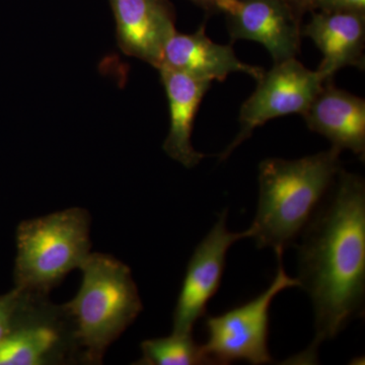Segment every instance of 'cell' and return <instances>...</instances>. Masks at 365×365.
Here are the masks:
<instances>
[{"instance_id":"cell-11","label":"cell","mask_w":365,"mask_h":365,"mask_svg":"<svg viewBox=\"0 0 365 365\" xmlns=\"http://www.w3.org/2000/svg\"><path fill=\"white\" fill-rule=\"evenodd\" d=\"M160 66L210 83L225 81L235 72L258 81L265 72L260 66H250L237 58L232 45L213 42L206 35L205 24L192 34L175 33L163 48Z\"/></svg>"},{"instance_id":"cell-10","label":"cell","mask_w":365,"mask_h":365,"mask_svg":"<svg viewBox=\"0 0 365 365\" xmlns=\"http://www.w3.org/2000/svg\"><path fill=\"white\" fill-rule=\"evenodd\" d=\"M118 47L127 56L158 68L163 48L177 32L176 14L170 0H109Z\"/></svg>"},{"instance_id":"cell-13","label":"cell","mask_w":365,"mask_h":365,"mask_svg":"<svg viewBox=\"0 0 365 365\" xmlns=\"http://www.w3.org/2000/svg\"><path fill=\"white\" fill-rule=\"evenodd\" d=\"M302 26V36L309 38L323 54L317 71L325 81L345 67L364 68L365 14L312 11Z\"/></svg>"},{"instance_id":"cell-7","label":"cell","mask_w":365,"mask_h":365,"mask_svg":"<svg viewBox=\"0 0 365 365\" xmlns=\"http://www.w3.org/2000/svg\"><path fill=\"white\" fill-rule=\"evenodd\" d=\"M227 208L194 250L173 314V332L190 335L199 319L206 316L208 302L222 284L228 250L235 242L251 239L250 228L232 232L227 225Z\"/></svg>"},{"instance_id":"cell-9","label":"cell","mask_w":365,"mask_h":365,"mask_svg":"<svg viewBox=\"0 0 365 365\" xmlns=\"http://www.w3.org/2000/svg\"><path fill=\"white\" fill-rule=\"evenodd\" d=\"M35 295L19 325L0 342V365H42L66 360L78 350L63 306ZM69 354V353H67Z\"/></svg>"},{"instance_id":"cell-1","label":"cell","mask_w":365,"mask_h":365,"mask_svg":"<svg viewBox=\"0 0 365 365\" xmlns=\"http://www.w3.org/2000/svg\"><path fill=\"white\" fill-rule=\"evenodd\" d=\"M299 240L297 279L311 299L314 338L292 361L312 364L319 346L364 314V178L341 170Z\"/></svg>"},{"instance_id":"cell-2","label":"cell","mask_w":365,"mask_h":365,"mask_svg":"<svg viewBox=\"0 0 365 365\" xmlns=\"http://www.w3.org/2000/svg\"><path fill=\"white\" fill-rule=\"evenodd\" d=\"M335 148L259 165V200L250 230L258 249L275 253L294 247L342 170Z\"/></svg>"},{"instance_id":"cell-15","label":"cell","mask_w":365,"mask_h":365,"mask_svg":"<svg viewBox=\"0 0 365 365\" xmlns=\"http://www.w3.org/2000/svg\"><path fill=\"white\" fill-rule=\"evenodd\" d=\"M143 357L138 364L144 365H206L213 364L203 345L193 339L192 334H175L141 343Z\"/></svg>"},{"instance_id":"cell-5","label":"cell","mask_w":365,"mask_h":365,"mask_svg":"<svg viewBox=\"0 0 365 365\" xmlns=\"http://www.w3.org/2000/svg\"><path fill=\"white\" fill-rule=\"evenodd\" d=\"M275 254L277 271L265 292L222 314L205 316L207 341L203 347L213 364L234 361L254 365L273 364L268 348L271 304L283 290L299 287V280L285 272L282 252Z\"/></svg>"},{"instance_id":"cell-12","label":"cell","mask_w":365,"mask_h":365,"mask_svg":"<svg viewBox=\"0 0 365 365\" xmlns=\"http://www.w3.org/2000/svg\"><path fill=\"white\" fill-rule=\"evenodd\" d=\"M302 116L309 130L326 137L332 148L364 160V98L336 88L329 79Z\"/></svg>"},{"instance_id":"cell-17","label":"cell","mask_w":365,"mask_h":365,"mask_svg":"<svg viewBox=\"0 0 365 365\" xmlns=\"http://www.w3.org/2000/svg\"><path fill=\"white\" fill-rule=\"evenodd\" d=\"M312 11L365 14V0H314Z\"/></svg>"},{"instance_id":"cell-6","label":"cell","mask_w":365,"mask_h":365,"mask_svg":"<svg viewBox=\"0 0 365 365\" xmlns=\"http://www.w3.org/2000/svg\"><path fill=\"white\" fill-rule=\"evenodd\" d=\"M257 81L256 90L240 109L239 133L220 155L222 162L270 120L304 114L326 81L318 71L307 68L295 57L274 63Z\"/></svg>"},{"instance_id":"cell-4","label":"cell","mask_w":365,"mask_h":365,"mask_svg":"<svg viewBox=\"0 0 365 365\" xmlns=\"http://www.w3.org/2000/svg\"><path fill=\"white\" fill-rule=\"evenodd\" d=\"M90 227V215L79 207L21 222L16 232V287L48 297L88 258Z\"/></svg>"},{"instance_id":"cell-18","label":"cell","mask_w":365,"mask_h":365,"mask_svg":"<svg viewBox=\"0 0 365 365\" xmlns=\"http://www.w3.org/2000/svg\"><path fill=\"white\" fill-rule=\"evenodd\" d=\"M314 0H287L289 6L292 7L294 13L299 18L302 19L304 14L311 11V6Z\"/></svg>"},{"instance_id":"cell-3","label":"cell","mask_w":365,"mask_h":365,"mask_svg":"<svg viewBox=\"0 0 365 365\" xmlns=\"http://www.w3.org/2000/svg\"><path fill=\"white\" fill-rule=\"evenodd\" d=\"M79 269L78 294L63 307L83 359L101 364L108 347L143 312V302L130 268L111 255L90 253Z\"/></svg>"},{"instance_id":"cell-19","label":"cell","mask_w":365,"mask_h":365,"mask_svg":"<svg viewBox=\"0 0 365 365\" xmlns=\"http://www.w3.org/2000/svg\"><path fill=\"white\" fill-rule=\"evenodd\" d=\"M194 2L197 6L202 7L206 11L209 13H215V0H190Z\"/></svg>"},{"instance_id":"cell-8","label":"cell","mask_w":365,"mask_h":365,"mask_svg":"<svg viewBox=\"0 0 365 365\" xmlns=\"http://www.w3.org/2000/svg\"><path fill=\"white\" fill-rule=\"evenodd\" d=\"M215 11L225 14L230 39L259 43L274 63L300 51L302 19L287 0H215Z\"/></svg>"},{"instance_id":"cell-16","label":"cell","mask_w":365,"mask_h":365,"mask_svg":"<svg viewBox=\"0 0 365 365\" xmlns=\"http://www.w3.org/2000/svg\"><path fill=\"white\" fill-rule=\"evenodd\" d=\"M33 297L18 287L0 297V342L19 325Z\"/></svg>"},{"instance_id":"cell-14","label":"cell","mask_w":365,"mask_h":365,"mask_svg":"<svg viewBox=\"0 0 365 365\" xmlns=\"http://www.w3.org/2000/svg\"><path fill=\"white\" fill-rule=\"evenodd\" d=\"M158 71L170 111V129L163 143V150L172 160L192 169L206 158L194 148L192 133L197 112L212 83L192 78L169 67L160 66Z\"/></svg>"}]
</instances>
